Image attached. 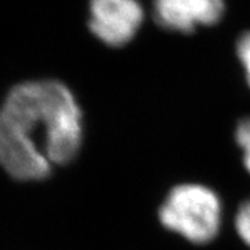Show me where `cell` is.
Returning a JSON list of instances; mask_svg holds the SVG:
<instances>
[{
  "label": "cell",
  "mask_w": 250,
  "mask_h": 250,
  "mask_svg": "<svg viewBox=\"0 0 250 250\" xmlns=\"http://www.w3.org/2000/svg\"><path fill=\"white\" fill-rule=\"evenodd\" d=\"M228 14L227 0H150L149 16L166 34L190 36L221 25Z\"/></svg>",
  "instance_id": "277c9868"
},
{
  "label": "cell",
  "mask_w": 250,
  "mask_h": 250,
  "mask_svg": "<svg viewBox=\"0 0 250 250\" xmlns=\"http://www.w3.org/2000/svg\"><path fill=\"white\" fill-rule=\"evenodd\" d=\"M160 223L195 245H206L220 232L223 221L221 199L200 184L172 188L159 210Z\"/></svg>",
  "instance_id": "7a4b0ae2"
},
{
  "label": "cell",
  "mask_w": 250,
  "mask_h": 250,
  "mask_svg": "<svg viewBox=\"0 0 250 250\" xmlns=\"http://www.w3.org/2000/svg\"><path fill=\"white\" fill-rule=\"evenodd\" d=\"M235 228L245 245L250 248V199L243 202L235 217Z\"/></svg>",
  "instance_id": "52a82bcc"
},
{
  "label": "cell",
  "mask_w": 250,
  "mask_h": 250,
  "mask_svg": "<svg viewBox=\"0 0 250 250\" xmlns=\"http://www.w3.org/2000/svg\"><path fill=\"white\" fill-rule=\"evenodd\" d=\"M235 141L241 147L243 164L250 172V116L242 118L235 128Z\"/></svg>",
  "instance_id": "8992f818"
},
{
  "label": "cell",
  "mask_w": 250,
  "mask_h": 250,
  "mask_svg": "<svg viewBox=\"0 0 250 250\" xmlns=\"http://www.w3.org/2000/svg\"><path fill=\"white\" fill-rule=\"evenodd\" d=\"M233 56L241 68L243 81L250 89V28L242 31L233 42Z\"/></svg>",
  "instance_id": "5b68a950"
},
{
  "label": "cell",
  "mask_w": 250,
  "mask_h": 250,
  "mask_svg": "<svg viewBox=\"0 0 250 250\" xmlns=\"http://www.w3.org/2000/svg\"><path fill=\"white\" fill-rule=\"evenodd\" d=\"M147 16L142 0H88L85 22L99 45L124 50L141 36Z\"/></svg>",
  "instance_id": "3957f363"
},
{
  "label": "cell",
  "mask_w": 250,
  "mask_h": 250,
  "mask_svg": "<svg viewBox=\"0 0 250 250\" xmlns=\"http://www.w3.org/2000/svg\"><path fill=\"white\" fill-rule=\"evenodd\" d=\"M82 138V108L62 81L20 82L0 104V166L13 178H47L78 156Z\"/></svg>",
  "instance_id": "6da1fadb"
}]
</instances>
